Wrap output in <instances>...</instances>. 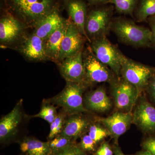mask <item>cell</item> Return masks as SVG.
Wrapping results in <instances>:
<instances>
[{
    "instance_id": "8992f818",
    "label": "cell",
    "mask_w": 155,
    "mask_h": 155,
    "mask_svg": "<svg viewBox=\"0 0 155 155\" xmlns=\"http://www.w3.org/2000/svg\"><path fill=\"white\" fill-rule=\"evenodd\" d=\"M91 47L97 58L120 78L121 66L119 49L111 43L106 37L92 41Z\"/></svg>"
},
{
    "instance_id": "603a6c76",
    "label": "cell",
    "mask_w": 155,
    "mask_h": 155,
    "mask_svg": "<svg viewBox=\"0 0 155 155\" xmlns=\"http://www.w3.org/2000/svg\"><path fill=\"white\" fill-rule=\"evenodd\" d=\"M138 0H110L115 5L116 11L120 14L132 15Z\"/></svg>"
},
{
    "instance_id": "277c9868",
    "label": "cell",
    "mask_w": 155,
    "mask_h": 155,
    "mask_svg": "<svg viewBox=\"0 0 155 155\" xmlns=\"http://www.w3.org/2000/svg\"><path fill=\"white\" fill-rule=\"evenodd\" d=\"M83 59L85 84L87 86L93 83L101 82H107L112 85L120 78L97 58L91 47L88 46L83 52Z\"/></svg>"
},
{
    "instance_id": "7402d4cb",
    "label": "cell",
    "mask_w": 155,
    "mask_h": 155,
    "mask_svg": "<svg viewBox=\"0 0 155 155\" xmlns=\"http://www.w3.org/2000/svg\"><path fill=\"white\" fill-rule=\"evenodd\" d=\"M155 15V0H141L135 13L137 21L144 22Z\"/></svg>"
},
{
    "instance_id": "ba28073f",
    "label": "cell",
    "mask_w": 155,
    "mask_h": 155,
    "mask_svg": "<svg viewBox=\"0 0 155 155\" xmlns=\"http://www.w3.org/2000/svg\"><path fill=\"white\" fill-rule=\"evenodd\" d=\"M116 108L127 113H130L139 95L134 85L122 78L110 85Z\"/></svg>"
},
{
    "instance_id": "d6986e66",
    "label": "cell",
    "mask_w": 155,
    "mask_h": 155,
    "mask_svg": "<svg viewBox=\"0 0 155 155\" xmlns=\"http://www.w3.org/2000/svg\"><path fill=\"white\" fill-rule=\"evenodd\" d=\"M68 20H64L59 27L45 41L48 58L54 61H59L62 42L66 33Z\"/></svg>"
},
{
    "instance_id": "30bf717a",
    "label": "cell",
    "mask_w": 155,
    "mask_h": 155,
    "mask_svg": "<svg viewBox=\"0 0 155 155\" xmlns=\"http://www.w3.org/2000/svg\"><path fill=\"white\" fill-rule=\"evenodd\" d=\"M68 22L67 31L61 44L59 61H63L82 50L83 35L72 20H68Z\"/></svg>"
},
{
    "instance_id": "44dd1931",
    "label": "cell",
    "mask_w": 155,
    "mask_h": 155,
    "mask_svg": "<svg viewBox=\"0 0 155 155\" xmlns=\"http://www.w3.org/2000/svg\"><path fill=\"white\" fill-rule=\"evenodd\" d=\"M20 150L28 155H50L51 149L49 142L35 139H25L20 144Z\"/></svg>"
},
{
    "instance_id": "ac0fdd59",
    "label": "cell",
    "mask_w": 155,
    "mask_h": 155,
    "mask_svg": "<svg viewBox=\"0 0 155 155\" xmlns=\"http://www.w3.org/2000/svg\"><path fill=\"white\" fill-rule=\"evenodd\" d=\"M68 14L77 26L81 33L91 42L85 31L87 19V7L85 3L81 0H71L67 6Z\"/></svg>"
},
{
    "instance_id": "e0dca14e",
    "label": "cell",
    "mask_w": 155,
    "mask_h": 155,
    "mask_svg": "<svg viewBox=\"0 0 155 155\" xmlns=\"http://www.w3.org/2000/svg\"><path fill=\"white\" fill-rule=\"evenodd\" d=\"M22 119L21 103L14 107L10 113L3 117L0 122V140L3 142L14 134Z\"/></svg>"
},
{
    "instance_id": "9a60e30c",
    "label": "cell",
    "mask_w": 155,
    "mask_h": 155,
    "mask_svg": "<svg viewBox=\"0 0 155 155\" xmlns=\"http://www.w3.org/2000/svg\"><path fill=\"white\" fill-rule=\"evenodd\" d=\"M84 103L87 109L98 113L110 111L113 104L103 87H100L87 95Z\"/></svg>"
},
{
    "instance_id": "5b68a950",
    "label": "cell",
    "mask_w": 155,
    "mask_h": 155,
    "mask_svg": "<svg viewBox=\"0 0 155 155\" xmlns=\"http://www.w3.org/2000/svg\"><path fill=\"white\" fill-rule=\"evenodd\" d=\"M15 11L25 21L36 23L54 10L53 0H11Z\"/></svg>"
},
{
    "instance_id": "8fae6325",
    "label": "cell",
    "mask_w": 155,
    "mask_h": 155,
    "mask_svg": "<svg viewBox=\"0 0 155 155\" xmlns=\"http://www.w3.org/2000/svg\"><path fill=\"white\" fill-rule=\"evenodd\" d=\"M133 115L130 113L116 112L107 118H100L98 121L106 127L115 143L126 132L132 123Z\"/></svg>"
},
{
    "instance_id": "4316f807",
    "label": "cell",
    "mask_w": 155,
    "mask_h": 155,
    "mask_svg": "<svg viewBox=\"0 0 155 155\" xmlns=\"http://www.w3.org/2000/svg\"><path fill=\"white\" fill-rule=\"evenodd\" d=\"M51 155H86L83 150L72 144L61 149L53 151Z\"/></svg>"
},
{
    "instance_id": "4fadbf2b",
    "label": "cell",
    "mask_w": 155,
    "mask_h": 155,
    "mask_svg": "<svg viewBox=\"0 0 155 155\" xmlns=\"http://www.w3.org/2000/svg\"><path fill=\"white\" fill-rule=\"evenodd\" d=\"M20 50L22 54L30 61H44L48 58L45 41L34 33L25 40Z\"/></svg>"
},
{
    "instance_id": "9c48e42d",
    "label": "cell",
    "mask_w": 155,
    "mask_h": 155,
    "mask_svg": "<svg viewBox=\"0 0 155 155\" xmlns=\"http://www.w3.org/2000/svg\"><path fill=\"white\" fill-rule=\"evenodd\" d=\"M60 70L66 81L85 84L82 50L63 60L60 66Z\"/></svg>"
},
{
    "instance_id": "8d00e7d4",
    "label": "cell",
    "mask_w": 155,
    "mask_h": 155,
    "mask_svg": "<svg viewBox=\"0 0 155 155\" xmlns=\"http://www.w3.org/2000/svg\"><path fill=\"white\" fill-rule=\"evenodd\" d=\"M64 1H69V0H64Z\"/></svg>"
},
{
    "instance_id": "ffe728a7",
    "label": "cell",
    "mask_w": 155,
    "mask_h": 155,
    "mask_svg": "<svg viewBox=\"0 0 155 155\" xmlns=\"http://www.w3.org/2000/svg\"><path fill=\"white\" fill-rule=\"evenodd\" d=\"M22 31L20 22L13 16L8 15L0 21V40L2 43H9L19 36Z\"/></svg>"
},
{
    "instance_id": "2e32d148",
    "label": "cell",
    "mask_w": 155,
    "mask_h": 155,
    "mask_svg": "<svg viewBox=\"0 0 155 155\" xmlns=\"http://www.w3.org/2000/svg\"><path fill=\"white\" fill-rule=\"evenodd\" d=\"M64 20L58 11L53 10L35 23L34 34L46 41L58 29Z\"/></svg>"
},
{
    "instance_id": "d590c367",
    "label": "cell",
    "mask_w": 155,
    "mask_h": 155,
    "mask_svg": "<svg viewBox=\"0 0 155 155\" xmlns=\"http://www.w3.org/2000/svg\"><path fill=\"white\" fill-rule=\"evenodd\" d=\"M136 155H153L151 153H150L149 151L147 150H145V151L137 153Z\"/></svg>"
},
{
    "instance_id": "52a82bcc",
    "label": "cell",
    "mask_w": 155,
    "mask_h": 155,
    "mask_svg": "<svg viewBox=\"0 0 155 155\" xmlns=\"http://www.w3.org/2000/svg\"><path fill=\"white\" fill-rule=\"evenodd\" d=\"M112 13L104 8L91 11L87 17L85 31L91 43L92 41L106 37L110 30Z\"/></svg>"
},
{
    "instance_id": "e575fe53",
    "label": "cell",
    "mask_w": 155,
    "mask_h": 155,
    "mask_svg": "<svg viewBox=\"0 0 155 155\" xmlns=\"http://www.w3.org/2000/svg\"><path fill=\"white\" fill-rule=\"evenodd\" d=\"M114 152L115 155H125L118 146H116L114 148Z\"/></svg>"
},
{
    "instance_id": "1f68e13d",
    "label": "cell",
    "mask_w": 155,
    "mask_h": 155,
    "mask_svg": "<svg viewBox=\"0 0 155 155\" xmlns=\"http://www.w3.org/2000/svg\"><path fill=\"white\" fill-rule=\"evenodd\" d=\"M146 90H147L150 96L155 101V72L152 77L150 79Z\"/></svg>"
},
{
    "instance_id": "7a4b0ae2",
    "label": "cell",
    "mask_w": 155,
    "mask_h": 155,
    "mask_svg": "<svg viewBox=\"0 0 155 155\" xmlns=\"http://www.w3.org/2000/svg\"><path fill=\"white\" fill-rule=\"evenodd\" d=\"M121 62V75L122 79L133 84L137 89L139 95L146 89L155 68L133 61L124 55L119 50Z\"/></svg>"
},
{
    "instance_id": "836d02e7",
    "label": "cell",
    "mask_w": 155,
    "mask_h": 155,
    "mask_svg": "<svg viewBox=\"0 0 155 155\" xmlns=\"http://www.w3.org/2000/svg\"><path fill=\"white\" fill-rule=\"evenodd\" d=\"M92 4L98 5V4H105V3L110 2V0H89Z\"/></svg>"
},
{
    "instance_id": "d4e9b609",
    "label": "cell",
    "mask_w": 155,
    "mask_h": 155,
    "mask_svg": "<svg viewBox=\"0 0 155 155\" xmlns=\"http://www.w3.org/2000/svg\"><path fill=\"white\" fill-rule=\"evenodd\" d=\"M58 115L56 108L52 105L46 103L43 104L39 113L35 115L34 117L41 118L51 124Z\"/></svg>"
},
{
    "instance_id": "5bb4252c",
    "label": "cell",
    "mask_w": 155,
    "mask_h": 155,
    "mask_svg": "<svg viewBox=\"0 0 155 155\" xmlns=\"http://www.w3.org/2000/svg\"><path fill=\"white\" fill-rule=\"evenodd\" d=\"M91 121L81 114L70 115L65 120L63 130L59 135L72 139L77 138L88 129Z\"/></svg>"
},
{
    "instance_id": "484cf974",
    "label": "cell",
    "mask_w": 155,
    "mask_h": 155,
    "mask_svg": "<svg viewBox=\"0 0 155 155\" xmlns=\"http://www.w3.org/2000/svg\"><path fill=\"white\" fill-rule=\"evenodd\" d=\"M65 117L64 114H58L52 123L50 124V132L48 136L50 139L52 140L61 134L64 127Z\"/></svg>"
},
{
    "instance_id": "83f0119b",
    "label": "cell",
    "mask_w": 155,
    "mask_h": 155,
    "mask_svg": "<svg viewBox=\"0 0 155 155\" xmlns=\"http://www.w3.org/2000/svg\"><path fill=\"white\" fill-rule=\"evenodd\" d=\"M52 151L61 149L72 144V139L66 137L58 135L49 143Z\"/></svg>"
},
{
    "instance_id": "4dcf8cb0",
    "label": "cell",
    "mask_w": 155,
    "mask_h": 155,
    "mask_svg": "<svg viewBox=\"0 0 155 155\" xmlns=\"http://www.w3.org/2000/svg\"><path fill=\"white\" fill-rule=\"evenodd\" d=\"M113 151L107 143L101 145L96 153V155H113Z\"/></svg>"
},
{
    "instance_id": "f1b7e54d",
    "label": "cell",
    "mask_w": 155,
    "mask_h": 155,
    "mask_svg": "<svg viewBox=\"0 0 155 155\" xmlns=\"http://www.w3.org/2000/svg\"><path fill=\"white\" fill-rule=\"evenodd\" d=\"M95 142L88 134L82 136L81 140V148L85 151H93L96 144Z\"/></svg>"
},
{
    "instance_id": "7c38bea8",
    "label": "cell",
    "mask_w": 155,
    "mask_h": 155,
    "mask_svg": "<svg viewBox=\"0 0 155 155\" xmlns=\"http://www.w3.org/2000/svg\"><path fill=\"white\" fill-rule=\"evenodd\" d=\"M132 123L145 133L155 132V108L144 98L134 110Z\"/></svg>"
},
{
    "instance_id": "6da1fadb",
    "label": "cell",
    "mask_w": 155,
    "mask_h": 155,
    "mask_svg": "<svg viewBox=\"0 0 155 155\" xmlns=\"http://www.w3.org/2000/svg\"><path fill=\"white\" fill-rule=\"evenodd\" d=\"M110 30L119 40L135 47H150L152 46V32L149 28L139 26L130 19L116 18L112 20Z\"/></svg>"
},
{
    "instance_id": "d6a6232c",
    "label": "cell",
    "mask_w": 155,
    "mask_h": 155,
    "mask_svg": "<svg viewBox=\"0 0 155 155\" xmlns=\"http://www.w3.org/2000/svg\"><path fill=\"white\" fill-rule=\"evenodd\" d=\"M147 20L149 24L152 32V46L155 47V15L150 17Z\"/></svg>"
},
{
    "instance_id": "cb8c5ba5",
    "label": "cell",
    "mask_w": 155,
    "mask_h": 155,
    "mask_svg": "<svg viewBox=\"0 0 155 155\" xmlns=\"http://www.w3.org/2000/svg\"><path fill=\"white\" fill-rule=\"evenodd\" d=\"M88 131V135L96 143L110 136V132L105 127H103L98 124H91Z\"/></svg>"
},
{
    "instance_id": "3957f363",
    "label": "cell",
    "mask_w": 155,
    "mask_h": 155,
    "mask_svg": "<svg viewBox=\"0 0 155 155\" xmlns=\"http://www.w3.org/2000/svg\"><path fill=\"white\" fill-rule=\"evenodd\" d=\"M86 87L84 84L67 81L64 90L51 99V102L62 107L70 115L87 112L82 97Z\"/></svg>"
},
{
    "instance_id": "f546056e",
    "label": "cell",
    "mask_w": 155,
    "mask_h": 155,
    "mask_svg": "<svg viewBox=\"0 0 155 155\" xmlns=\"http://www.w3.org/2000/svg\"><path fill=\"white\" fill-rule=\"evenodd\" d=\"M143 147L146 150L155 155V138H150L145 140L143 143Z\"/></svg>"
}]
</instances>
